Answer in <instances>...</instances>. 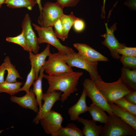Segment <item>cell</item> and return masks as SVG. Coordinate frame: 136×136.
I'll use <instances>...</instances> for the list:
<instances>
[{"label":"cell","instance_id":"37","mask_svg":"<svg viewBox=\"0 0 136 136\" xmlns=\"http://www.w3.org/2000/svg\"><path fill=\"white\" fill-rule=\"evenodd\" d=\"M35 0L36 2L38 4L39 7L40 12V15L39 16H40L41 15L43 9V7L42 6L41 4V0Z\"/></svg>","mask_w":136,"mask_h":136},{"label":"cell","instance_id":"14","mask_svg":"<svg viewBox=\"0 0 136 136\" xmlns=\"http://www.w3.org/2000/svg\"><path fill=\"white\" fill-rule=\"evenodd\" d=\"M32 89L24 95L20 97L11 96L10 100L22 108L28 109L38 113L39 111L38 104Z\"/></svg>","mask_w":136,"mask_h":136},{"label":"cell","instance_id":"16","mask_svg":"<svg viewBox=\"0 0 136 136\" xmlns=\"http://www.w3.org/2000/svg\"><path fill=\"white\" fill-rule=\"evenodd\" d=\"M87 96L86 90L84 88L81 95L78 101L68 110V113L71 120L77 121L80 115L88 111V107L87 106L86 102Z\"/></svg>","mask_w":136,"mask_h":136},{"label":"cell","instance_id":"35","mask_svg":"<svg viewBox=\"0 0 136 136\" xmlns=\"http://www.w3.org/2000/svg\"><path fill=\"white\" fill-rule=\"evenodd\" d=\"M123 97L129 102L136 105V91H131Z\"/></svg>","mask_w":136,"mask_h":136},{"label":"cell","instance_id":"6","mask_svg":"<svg viewBox=\"0 0 136 136\" xmlns=\"http://www.w3.org/2000/svg\"><path fill=\"white\" fill-rule=\"evenodd\" d=\"M63 8L56 2H47L43 7L41 15L38 18L39 24L41 27H53L55 22L64 14Z\"/></svg>","mask_w":136,"mask_h":136},{"label":"cell","instance_id":"27","mask_svg":"<svg viewBox=\"0 0 136 136\" xmlns=\"http://www.w3.org/2000/svg\"><path fill=\"white\" fill-rule=\"evenodd\" d=\"M114 103L132 114L136 115V105L129 102L123 97L116 100Z\"/></svg>","mask_w":136,"mask_h":136},{"label":"cell","instance_id":"7","mask_svg":"<svg viewBox=\"0 0 136 136\" xmlns=\"http://www.w3.org/2000/svg\"><path fill=\"white\" fill-rule=\"evenodd\" d=\"M42 67L44 71L49 75L58 76L65 73L73 71L72 67L60 57L58 52L51 53Z\"/></svg>","mask_w":136,"mask_h":136},{"label":"cell","instance_id":"9","mask_svg":"<svg viewBox=\"0 0 136 136\" xmlns=\"http://www.w3.org/2000/svg\"><path fill=\"white\" fill-rule=\"evenodd\" d=\"M63 119L60 114L51 110L40 122L46 133L51 134L52 136H56L63 127L62 124Z\"/></svg>","mask_w":136,"mask_h":136},{"label":"cell","instance_id":"1","mask_svg":"<svg viewBox=\"0 0 136 136\" xmlns=\"http://www.w3.org/2000/svg\"><path fill=\"white\" fill-rule=\"evenodd\" d=\"M83 74L82 72L79 71L66 72L56 76L44 74L43 78L47 80L49 85L46 93L55 91L63 92L60 100L63 103L71 94L77 91L78 81Z\"/></svg>","mask_w":136,"mask_h":136},{"label":"cell","instance_id":"18","mask_svg":"<svg viewBox=\"0 0 136 136\" xmlns=\"http://www.w3.org/2000/svg\"><path fill=\"white\" fill-rule=\"evenodd\" d=\"M108 103L115 115L136 130V115L132 114L114 103Z\"/></svg>","mask_w":136,"mask_h":136},{"label":"cell","instance_id":"19","mask_svg":"<svg viewBox=\"0 0 136 136\" xmlns=\"http://www.w3.org/2000/svg\"><path fill=\"white\" fill-rule=\"evenodd\" d=\"M120 78L122 83L129 90L136 91V69L130 70L122 67Z\"/></svg>","mask_w":136,"mask_h":136},{"label":"cell","instance_id":"34","mask_svg":"<svg viewBox=\"0 0 136 136\" xmlns=\"http://www.w3.org/2000/svg\"><path fill=\"white\" fill-rule=\"evenodd\" d=\"M80 0H57L56 2L64 8L65 7L75 6Z\"/></svg>","mask_w":136,"mask_h":136},{"label":"cell","instance_id":"22","mask_svg":"<svg viewBox=\"0 0 136 136\" xmlns=\"http://www.w3.org/2000/svg\"><path fill=\"white\" fill-rule=\"evenodd\" d=\"M6 70L8 72V74L5 81L9 83H13L17 82V78L22 79L18 71L15 67L11 63L10 58L6 56L4 60Z\"/></svg>","mask_w":136,"mask_h":136},{"label":"cell","instance_id":"28","mask_svg":"<svg viewBox=\"0 0 136 136\" xmlns=\"http://www.w3.org/2000/svg\"><path fill=\"white\" fill-rule=\"evenodd\" d=\"M6 40L8 42L18 44L21 46L24 50L28 51L26 39L22 31L16 36L7 37Z\"/></svg>","mask_w":136,"mask_h":136},{"label":"cell","instance_id":"2","mask_svg":"<svg viewBox=\"0 0 136 136\" xmlns=\"http://www.w3.org/2000/svg\"><path fill=\"white\" fill-rule=\"evenodd\" d=\"M58 52L60 57L70 67L85 70L89 73L91 79L93 81L96 80H103L98 71V62L89 61L74 51L66 54Z\"/></svg>","mask_w":136,"mask_h":136},{"label":"cell","instance_id":"20","mask_svg":"<svg viewBox=\"0 0 136 136\" xmlns=\"http://www.w3.org/2000/svg\"><path fill=\"white\" fill-rule=\"evenodd\" d=\"M88 111L92 118V120L105 123L109 120V116L105 111L100 107L92 103L88 107Z\"/></svg>","mask_w":136,"mask_h":136},{"label":"cell","instance_id":"29","mask_svg":"<svg viewBox=\"0 0 136 136\" xmlns=\"http://www.w3.org/2000/svg\"><path fill=\"white\" fill-rule=\"evenodd\" d=\"M36 79V75L34 69L31 65L30 70L28 74L26 81L23 86L20 89L19 92L21 91H25L26 93H28L29 90L31 86Z\"/></svg>","mask_w":136,"mask_h":136},{"label":"cell","instance_id":"24","mask_svg":"<svg viewBox=\"0 0 136 136\" xmlns=\"http://www.w3.org/2000/svg\"><path fill=\"white\" fill-rule=\"evenodd\" d=\"M82 130L75 124L70 123L62 127L56 136H83Z\"/></svg>","mask_w":136,"mask_h":136},{"label":"cell","instance_id":"3","mask_svg":"<svg viewBox=\"0 0 136 136\" xmlns=\"http://www.w3.org/2000/svg\"><path fill=\"white\" fill-rule=\"evenodd\" d=\"M93 81L97 89L108 103H114L132 91L122 83L120 78L117 81L111 83L98 80Z\"/></svg>","mask_w":136,"mask_h":136},{"label":"cell","instance_id":"30","mask_svg":"<svg viewBox=\"0 0 136 136\" xmlns=\"http://www.w3.org/2000/svg\"><path fill=\"white\" fill-rule=\"evenodd\" d=\"M119 59L123 67L130 70L136 69V57L122 55Z\"/></svg>","mask_w":136,"mask_h":136},{"label":"cell","instance_id":"23","mask_svg":"<svg viewBox=\"0 0 136 136\" xmlns=\"http://www.w3.org/2000/svg\"><path fill=\"white\" fill-rule=\"evenodd\" d=\"M4 4L11 9L25 8L31 10L37 3L35 0H5Z\"/></svg>","mask_w":136,"mask_h":136},{"label":"cell","instance_id":"21","mask_svg":"<svg viewBox=\"0 0 136 136\" xmlns=\"http://www.w3.org/2000/svg\"><path fill=\"white\" fill-rule=\"evenodd\" d=\"M44 70L43 67L39 72V75L38 79L33 82V91L36 97L39 106V110L41 108L42 100L43 93L42 88V80L44 77Z\"/></svg>","mask_w":136,"mask_h":136},{"label":"cell","instance_id":"4","mask_svg":"<svg viewBox=\"0 0 136 136\" xmlns=\"http://www.w3.org/2000/svg\"><path fill=\"white\" fill-rule=\"evenodd\" d=\"M100 136H136V130L114 114H109Z\"/></svg>","mask_w":136,"mask_h":136},{"label":"cell","instance_id":"36","mask_svg":"<svg viewBox=\"0 0 136 136\" xmlns=\"http://www.w3.org/2000/svg\"><path fill=\"white\" fill-rule=\"evenodd\" d=\"M6 70V65L4 62L0 65V83L5 81L4 76Z\"/></svg>","mask_w":136,"mask_h":136},{"label":"cell","instance_id":"31","mask_svg":"<svg viewBox=\"0 0 136 136\" xmlns=\"http://www.w3.org/2000/svg\"><path fill=\"white\" fill-rule=\"evenodd\" d=\"M54 32L57 38H59L63 41L65 40L64 31L60 18L57 20L54 23Z\"/></svg>","mask_w":136,"mask_h":136},{"label":"cell","instance_id":"15","mask_svg":"<svg viewBox=\"0 0 136 136\" xmlns=\"http://www.w3.org/2000/svg\"><path fill=\"white\" fill-rule=\"evenodd\" d=\"M50 48V44H48L45 49L40 53L35 54L31 51H29L30 64L33 67L36 74L35 80H37L39 77L40 70L42 67L46 59L51 53Z\"/></svg>","mask_w":136,"mask_h":136},{"label":"cell","instance_id":"12","mask_svg":"<svg viewBox=\"0 0 136 136\" xmlns=\"http://www.w3.org/2000/svg\"><path fill=\"white\" fill-rule=\"evenodd\" d=\"M61 92L60 91H55L49 93H43L42 100L44 101V103L33 119V123L38 124L40 120L50 111L55 103L60 100Z\"/></svg>","mask_w":136,"mask_h":136},{"label":"cell","instance_id":"38","mask_svg":"<svg viewBox=\"0 0 136 136\" xmlns=\"http://www.w3.org/2000/svg\"><path fill=\"white\" fill-rule=\"evenodd\" d=\"M5 0H0V9L2 5L4 4Z\"/></svg>","mask_w":136,"mask_h":136},{"label":"cell","instance_id":"5","mask_svg":"<svg viewBox=\"0 0 136 136\" xmlns=\"http://www.w3.org/2000/svg\"><path fill=\"white\" fill-rule=\"evenodd\" d=\"M32 25L37 32L39 44L47 43L54 46L58 50V52L66 54L74 51L71 48L62 45L56 37L53 27H44L32 23Z\"/></svg>","mask_w":136,"mask_h":136},{"label":"cell","instance_id":"26","mask_svg":"<svg viewBox=\"0 0 136 136\" xmlns=\"http://www.w3.org/2000/svg\"><path fill=\"white\" fill-rule=\"evenodd\" d=\"M78 18L74 15L73 12H72L69 15L64 14L60 18L64 31L65 39L68 38L70 30L75 21Z\"/></svg>","mask_w":136,"mask_h":136},{"label":"cell","instance_id":"13","mask_svg":"<svg viewBox=\"0 0 136 136\" xmlns=\"http://www.w3.org/2000/svg\"><path fill=\"white\" fill-rule=\"evenodd\" d=\"M73 46L78 51V53L89 61L95 62L109 61L108 58L86 44L75 43Z\"/></svg>","mask_w":136,"mask_h":136},{"label":"cell","instance_id":"10","mask_svg":"<svg viewBox=\"0 0 136 136\" xmlns=\"http://www.w3.org/2000/svg\"><path fill=\"white\" fill-rule=\"evenodd\" d=\"M21 27L22 31L26 39L28 51L37 54L40 49L38 38L32 29L31 19L28 13L25 15L22 22Z\"/></svg>","mask_w":136,"mask_h":136},{"label":"cell","instance_id":"8","mask_svg":"<svg viewBox=\"0 0 136 136\" xmlns=\"http://www.w3.org/2000/svg\"><path fill=\"white\" fill-rule=\"evenodd\" d=\"M83 84L87 96L91 99L92 103L107 112L109 114H114L108 103L97 89L93 81L86 78L84 80Z\"/></svg>","mask_w":136,"mask_h":136},{"label":"cell","instance_id":"11","mask_svg":"<svg viewBox=\"0 0 136 136\" xmlns=\"http://www.w3.org/2000/svg\"><path fill=\"white\" fill-rule=\"evenodd\" d=\"M106 32L101 36L105 38L102 42V44L107 47L110 50L111 54L114 59H119L120 56L117 52V49H121L126 46L120 43L114 35V31L117 29L116 23H115L108 28L107 23H105Z\"/></svg>","mask_w":136,"mask_h":136},{"label":"cell","instance_id":"33","mask_svg":"<svg viewBox=\"0 0 136 136\" xmlns=\"http://www.w3.org/2000/svg\"><path fill=\"white\" fill-rule=\"evenodd\" d=\"M73 26L75 31L77 32H80L85 29V24L83 19L78 18L75 21Z\"/></svg>","mask_w":136,"mask_h":136},{"label":"cell","instance_id":"32","mask_svg":"<svg viewBox=\"0 0 136 136\" xmlns=\"http://www.w3.org/2000/svg\"><path fill=\"white\" fill-rule=\"evenodd\" d=\"M116 51L119 54L122 55L136 57V48L125 47L121 49H117Z\"/></svg>","mask_w":136,"mask_h":136},{"label":"cell","instance_id":"25","mask_svg":"<svg viewBox=\"0 0 136 136\" xmlns=\"http://www.w3.org/2000/svg\"><path fill=\"white\" fill-rule=\"evenodd\" d=\"M22 83L19 82L11 83L5 81L0 83V93L5 92L12 96L19 92Z\"/></svg>","mask_w":136,"mask_h":136},{"label":"cell","instance_id":"17","mask_svg":"<svg viewBox=\"0 0 136 136\" xmlns=\"http://www.w3.org/2000/svg\"><path fill=\"white\" fill-rule=\"evenodd\" d=\"M82 123L84 126L81 130L84 136H99L103 130V126L97 125L96 122L79 117L77 120Z\"/></svg>","mask_w":136,"mask_h":136}]
</instances>
